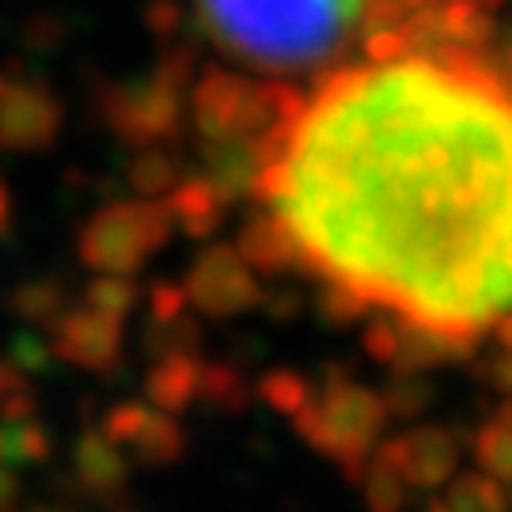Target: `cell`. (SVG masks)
Segmentation results:
<instances>
[{
	"mask_svg": "<svg viewBox=\"0 0 512 512\" xmlns=\"http://www.w3.org/2000/svg\"><path fill=\"white\" fill-rule=\"evenodd\" d=\"M255 198L300 266L403 323L475 342L512 315V88L486 54L327 76Z\"/></svg>",
	"mask_w": 512,
	"mask_h": 512,
	"instance_id": "cell-1",
	"label": "cell"
},
{
	"mask_svg": "<svg viewBox=\"0 0 512 512\" xmlns=\"http://www.w3.org/2000/svg\"><path fill=\"white\" fill-rule=\"evenodd\" d=\"M213 46L251 69L300 73L349 46L365 0H194Z\"/></svg>",
	"mask_w": 512,
	"mask_h": 512,
	"instance_id": "cell-2",
	"label": "cell"
},
{
	"mask_svg": "<svg viewBox=\"0 0 512 512\" xmlns=\"http://www.w3.org/2000/svg\"><path fill=\"white\" fill-rule=\"evenodd\" d=\"M198 73V54L190 46H171L145 76L95 84L92 114L126 148L179 145L186 126V99Z\"/></svg>",
	"mask_w": 512,
	"mask_h": 512,
	"instance_id": "cell-3",
	"label": "cell"
},
{
	"mask_svg": "<svg viewBox=\"0 0 512 512\" xmlns=\"http://www.w3.org/2000/svg\"><path fill=\"white\" fill-rule=\"evenodd\" d=\"M308 110V99L293 84L228 73L205 65L190 88V126L198 141H258L281 122H296Z\"/></svg>",
	"mask_w": 512,
	"mask_h": 512,
	"instance_id": "cell-4",
	"label": "cell"
},
{
	"mask_svg": "<svg viewBox=\"0 0 512 512\" xmlns=\"http://www.w3.org/2000/svg\"><path fill=\"white\" fill-rule=\"evenodd\" d=\"M175 236V213L167 202L137 198L95 209L76 236V258L95 274H141L148 258Z\"/></svg>",
	"mask_w": 512,
	"mask_h": 512,
	"instance_id": "cell-5",
	"label": "cell"
},
{
	"mask_svg": "<svg viewBox=\"0 0 512 512\" xmlns=\"http://www.w3.org/2000/svg\"><path fill=\"white\" fill-rule=\"evenodd\" d=\"M296 429L311 448L338 456L346 467H361V456L376 444L384 429V403L365 387H327L323 399L296 414Z\"/></svg>",
	"mask_w": 512,
	"mask_h": 512,
	"instance_id": "cell-6",
	"label": "cell"
},
{
	"mask_svg": "<svg viewBox=\"0 0 512 512\" xmlns=\"http://www.w3.org/2000/svg\"><path fill=\"white\" fill-rule=\"evenodd\" d=\"M65 129V99L46 80H12L0 99V152L35 156L57 145Z\"/></svg>",
	"mask_w": 512,
	"mask_h": 512,
	"instance_id": "cell-7",
	"label": "cell"
},
{
	"mask_svg": "<svg viewBox=\"0 0 512 512\" xmlns=\"http://www.w3.org/2000/svg\"><path fill=\"white\" fill-rule=\"evenodd\" d=\"M122 327H126V319H114L107 311L88 308L80 300V308L69 304L46 334H50V346L65 365L107 376V372H118L122 357H126V330Z\"/></svg>",
	"mask_w": 512,
	"mask_h": 512,
	"instance_id": "cell-8",
	"label": "cell"
},
{
	"mask_svg": "<svg viewBox=\"0 0 512 512\" xmlns=\"http://www.w3.org/2000/svg\"><path fill=\"white\" fill-rule=\"evenodd\" d=\"M183 289L190 296V304L213 319L239 315L262 300L255 270L243 262L236 247H224V243H213L194 258Z\"/></svg>",
	"mask_w": 512,
	"mask_h": 512,
	"instance_id": "cell-9",
	"label": "cell"
},
{
	"mask_svg": "<svg viewBox=\"0 0 512 512\" xmlns=\"http://www.w3.org/2000/svg\"><path fill=\"white\" fill-rule=\"evenodd\" d=\"M99 429L107 433L133 463L141 467H171L175 459L183 456L186 433L183 425L175 421V414L167 410H152L145 403H114L103 410Z\"/></svg>",
	"mask_w": 512,
	"mask_h": 512,
	"instance_id": "cell-10",
	"label": "cell"
},
{
	"mask_svg": "<svg viewBox=\"0 0 512 512\" xmlns=\"http://www.w3.org/2000/svg\"><path fill=\"white\" fill-rule=\"evenodd\" d=\"M73 475H69V490L80 501H95L103 509L122 505L129 486V456L114 444V440L99 429L88 425L80 437L73 440Z\"/></svg>",
	"mask_w": 512,
	"mask_h": 512,
	"instance_id": "cell-11",
	"label": "cell"
},
{
	"mask_svg": "<svg viewBox=\"0 0 512 512\" xmlns=\"http://www.w3.org/2000/svg\"><path fill=\"white\" fill-rule=\"evenodd\" d=\"M459 448L456 440L440 429H418L410 437L395 440L384 452V463H391L410 486H433L456 471Z\"/></svg>",
	"mask_w": 512,
	"mask_h": 512,
	"instance_id": "cell-12",
	"label": "cell"
},
{
	"mask_svg": "<svg viewBox=\"0 0 512 512\" xmlns=\"http://www.w3.org/2000/svg\"><path fill=\"white\" fill-rule=\"evenodd\" d=\"M236 251L255 274H281L293 262H300V251H296V239L289 232V224L277 217L270 205H266V213H255L243 224Z\"/></svg>",
	"mask_w": 512,
	"mask_h": 512,
	"instance_id": "cell-13",
	"label": "cell"
},
{
	"mask_svg": "<svg viewBox=\"0 0 512 512\" xmlns=\"http://www.w3.org/2000/svg\"><path fill=\"white\" fill-rule=\"evenodd\" d=\"M202 391V361L198 353H171L156 357L145 372V395L152 406H160L167 414H183L194 406Z\"/></svg>",
	"mask_w": 512,
	"mask_h": 512,
	"instance_id": "cell-14",
	"label": "cell"
},
{
	"mask_svg": "<svg viewBox=\"0 0 512 512\" xmlns=\"http://www.w3.org/2000/svg\"><path fill=\"white\" fill-rule=\"evenodd\" d=\"M167 205L175 213V228L190 239L217 236L220 224H224V209H228V202L220 198V190L205 179L202 171L198 175H183L179 186L167 194Z\"/></svg>",
	"mask_w": 512,
	"mask_h": 512,
	"instance_id": "cell-15",
	"label": "cell"
},
{
	"mask_svg": "<svg viewBox=\"0 0 512 512\" xmlns=\"http://www.w3.org/2000/svg\"><path fill=\"white\" fill-rule=\"evenodd\" d=\"M183 179V156L175 145H145L133 148L126 164V183L141 194V198H164Z\"/></svg>",
	"mask_w": 512,
	"mask_h": 512,
	"instance_id": "cell-16",
	"label": "cell"
},
{
	"mask_svg": "<svg viewBox=\"0 0 512 512\" xmlns=\"http://www.w3.org/2000/svg\"><path fill=\"white\" fill-rule=\"evenodd\" d=\"M65 308H69V289L57 277H31L8 293V311L23 327L50 330Z\"/></svg>",
	"mask_w": 512,
	"mask_h": 512,
	"instance_id": "cell-17",
	"label": "cell"
},
{
	"mask_svg": "<svg viewBox=\"0 0 512 512\" xmlns=\"http://www.w3.org/2000/svg\"><path fill=\"white\" fill-rule=\"evenodd\" d=\"M54 456V437L38 418L4 421L0 418V463L8 467H42Z\"/></svg>",
	"mask_w": 512,
	"mask_h": 512,
	"instance_id": "cell-18",
	"label": "cell"
},
{
	"mask_svg": "<svg viewBox=\"0 0 512 512\" xmlns=\"http://www.w3.org/2000/svg\"><path fill=\"white\" fill-rule=\"evenodd\" d=\"M202 327L198 319L183 311L175 319H148L145 327V353L148 357H171V353H198Z\"/></svg>",
	"mask_w": 512,
	"mask_h": 512,
	"instance_id": "cell-19",
	"label": "cell"
},
{
	"mask_svg": "<svg viewBox=\"0 0 512 512\" xmlns=\"http://www.w3.org/2000/svg\"><path fill=\"white\" fill-rule=\"evenodd\" d=\"M80 300H84L88 308L107 311L114 319H129V315L137 311V304H141V289H137V281L129 274H99L92 285L80 293Z\"/></svg>",
	"mask_w": 512,
	"mask_h": 512,
	"instance_id": "cell-20",
	"label": "cell"
},
{
	"mask_svg": "<svg viewBox=\"0 0 512 512\" xmlns=\"http://www.w3.org/2000/svg\"><path fill=\"white\" fill-rule=\"evenodd\" d=\"M448 509L452 512H509L512 501L501 494V478L478 471V475L459 478L456 486H452Z\"/></svg>",
	"mask_w": 512,
	"mask_h": 512,
	"instance_id": "cell-21",
	"label": "cell"
},
{
	"mask_svg": "<svg viewBox=\"0 0 512 512\" xmlns=\"http://www.w3.org/2000/svg\"><path fill=\"white\" fill-rule=\"evenodd\" d=\"M198 399L209 406H217V410H243L247 403V384L239 380L236 368L228 365H202V391H198Z\"/></svg>",
	"mask_w": 512,
	"mask_h": 512,
	"instance_id": "cell-22",
	"label": "cell"
},
{
	"mask_svg": "<svg viewBox=\"0 0 512 512\" xmlns=\"http://www.w3.org/2000/svg\"><path fill=\"white\" fill-rule=\"evenodd\" d=\"M475 452L486 475L501 478V482H512V429L509 425H501V421L486 425L475 440Z\"/></svg>",
	"mask_w": 512,
	"mask_h": 512,
	"instance_id": "cell-23",
	"label": "cell"
},
{
	"mask_svg": "<svg viewBox=\"0 0 512 512\" xmlns=\"http://www.w3.org/2000/svg\"><path fill=\"white\" fill-rule=\"evenodd\" d=\"M258 395L274 406V410L289 414V418H296V414L311 403L308 384H304L296 372H285V368H277V372H270V376H262V380H258Z\"/></svg>",
	"mask_w": 512,
	"mask_h": 512,
	"instance_id": "cell-24",
	"label": "cell"
},
{
	"mask_svg": "<svg viewBox=\"0 0 512 512\" xmlns=\"http://www.w3.org/2000/svg\"><path fill=\"white\" fill-rule=\"evenodd\" d=\"M8 357H12L27 376H42L57 353H54V346L46 342V330L23 327V330H16V338H12V346H8Z\"/></svg>",
	"mask_w": 512,
	"mask_h": 512,
	"instance_id": "cell-25",
	"label": "cell"
},
{
	"mask_svg": "<svg viewBox=\"0 0 512 512\" xmlns=\"http://www.w3.org/2000/svg\"><path fill=\"white\" fill-rule=\"evenodd\" d=\"M141 19H145L148 35H156L160 42H175L186 23L183 4H179V0H148Z\"/></svg>",
	"mask_w": 512,
	"mask_h": 512,
	"instance_id": "cell-26",
	"label": "cell"
},
{
	"mask_svg": "<svg viewBox=\"0 0 512 512\" xmlns=\"http://www.w3.org/2000/svg\"><path fill=\"white\" fill-rule=\"evenodd\" d=\"M365 54L368 61H395V57L414 54V42L403 27H380V31H365Z\"/></svg>",
	"mask_w": 512,
	"mask_h": 512,
	"instance_id": "cell-27",
	"label": "cell"
},
{
	"mask_svg": "<svg viewBox=\"0 0 512 512\" xmlns=\"http://www.w3.org/2000/svg\"><path fill=\"white\" fill-rule=\"evenodd\" d=\"M190 311V296L179 285H167V281H156L148 289V319H175Z\"/></svg>",
	"mask_w": 512,
	"mask_h": 512,
	"instance_id": "cell-28",
	"label": "cell"
},
{
	"mask_svg": "<svg viewBox=\"0 0 512 512\" xmlns=\"http://www.w3.org/2000/svg\"><path fill=\"white\" fill-rule=\"evenodd\" d=\"M0 512H23V478L8 463H0Z\"/></svg>",
	"mask_w": 512,
	"mask_h": 512,
	"instance_id": "cell-29",
	"label": "cell"
},
{
	"mask_svg": "<svg viewBox=\"0 0 512 512\" xmlns=\"http://www.w3.org/2000/svg\"><path fill=\"white\" fill-rule=\"evenodd\" d=\"M23 387H31V376H27L12 357H0V406L8 403L12 395H19Z\"/></svg>",
	"mask_w": 512,
	"mask_h": 512,
	"instance_id": "cell-30",
	"label": "cell"
},
{
	"mask_svg": "<svg viewBox=\"0 0 512 512\" xmlns=\"http://www.w3.org/2000/svg\"><path fill=\"white\" fill-rule=\"evenodd\" d=\"M8 228H12V190L0 179V239L8 236Z\"/></svg>",
	"mask_w": 512,
	"mask_h": 512,
	"instance_id": "cell-31",
	"label": "cell"
},
{
	"mask_svg": "<svg viewBox=\"0 0 512 512\" xmlns=\"http://www.w3.org/2000/svg\"><path fill=\"white\" fill-rule=\"evenodd\" d=\"M23 512H73L69 505H31V509H23Z\"/></svg>",
	"mask_w": 512,
	"mask_h": 512,
	"instance_id": "cell-32",
	"label": "cell"
},
{
	"mask_svg": "<svg viewBox=\"0 0 512 512\" xmlns=\"http://www.w3.org/2000/svg\"><path fill=\"white\" fill-rule=\"evenodd\" d=\"M410 12H418V8H429V4H437V0H403Z\"/></svg>",
	"mask_w": 512,
	"mask_h": 512,
	"instance_id": "cell-33",
	"label": "cell"
},
{
	"mask_svg": "<svg viewBox=\"0 0 512 512\" xmlns=\"http://www.w3.org/2000/svg\"><path fill=\"white\" fill-rule=\"evenodd\" d=\"M8 88H12V76H8V73H0V99L8 95Z\"/></svg>",
	"mask_w": 512,
	"mask_h": 512,
	"instance_id": "cell-34",
	"label": "cell"
},
{
	"mask_svg": "<svg viewBox=\"0 0 512 512\" xmlns=\"http://www.w3.org/2000/svg\"><path fill=\"white\" fill-rule=\"evenodd\" d=\"M482 4H486V8H490V12H494V8H505V4H509V0H482Z\"/></svg>",
	"mask_w": 512,
	"mask_h": 512,
	"instance_id": "cell-35",
	"label": "cell"
},
{
	"mask_svg": "<svg viewBox=\"0 0 512 512\" xmlns=\"http://www.w3.org/2000/svg\"><path fill=\"white\" fill-rule=\"evenodd\" d=\"M110 512H129V509H126V505H114V509H110Z\"/></svg>",
	"mask_w": 512,
	"mask_h": 512,
	"instance_id": "cell-36",
	"label": "cell"
},
{
	"mask_svg": "<svg viewBox=\"0 0 512 512\" xmlns=\"http://www.w3.org/2000/svg\"><path fill=\"white\" fill-rule=\"evenodd\" d=\"M433 512H452V509H448V505H437V509H433Z\"/></svg>",
	"mask_w": 512,
	"mask_h": 512,
	"instance_id": "cell-37",
	"label": "cell"
}]
</instances>
